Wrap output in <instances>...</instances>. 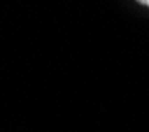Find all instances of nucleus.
<instances>
[{
  "instance_id": "obj_1",
  "label": "nucleus",
  "mask_w": 149,
  "mask_h": 132,
  "mask_svg": "<svg viewBox=\"0 0 149 132\" xmlns=\"http://www.w3.org/2000/svg\"><path fill=\"white\" fill-rule=\"evenodd\" d=\"M138 3H140V5H144V6H148V8H149V0H140Z\"/></svg>"
}]
</instances>
